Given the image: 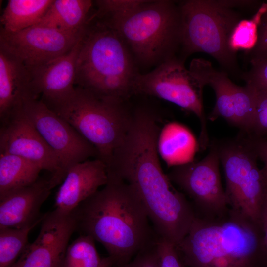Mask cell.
<instances>
[{
  "mask_svg": "<svg viewBox=\"0 0 267 267\" xmlns=\"http://www.w3.org/2000/svg\"><path fill=\"white\" fill-rule=\"evenodd\" d=\"M160 132L152 112L136 110L124 141L107 165V173L131 186L157 234L177 245L188 233L196 215L163 171L158 155Z\"/></svg>",
  "mask_w": 267,
  "mask_h": 267,
  "instance_id": "1",
  "label": "cell"
},
{
  "mask_svg": "<svg viewBox=\"0 0 267 267\" xmlns=\"http://www.w3.org/2000/svg\"><path fill=\"white\" fill-rule=\"evenodd\" d=\"M107 174L104 187L71 213L76 231L101 243L114 260V267H123L158 235L131 186L117 176Z\"/></svg>",
  "mask_w": 267,
  "mask_h": 267,
  "instance_id": "2",
  "label": "cell"
},
{
  "mask_svg": "<svg viewBox=\"0 0 267 267\" xmlns=\"http://www.w3.org/2000/svg\"><path fill=\"white\" fill-rule=\"evenodd\" d=\"M176 246L188 267H267L261 225L230 208L218 217L196 216Z\"/></svg>",
  "mask_w": 267,
  "mask_h": 267,
  "instance_id": "3",
  "label": "cell"
},
{
  "mask_svg": "<svg viewBox=\"0 0 267 267\" xmlns=\"http://www.w3.org/2000/svg\"><path fill=\"white\" fill-rule=\"evenodd\" d=\"M137 65L119 33L91 14L81 37L75 85L126 101L134 94Z\"/></svg>",
  "mask_w": 267,
  "mask_h": 267,
  "instance_id": "4",
  "label": "cell"
},
{
  "mask_svg": "<svg viewBox=\"0 0 267 267\" xmlns=\"http://www.w3.org/2000/svg\"><path fill=\"white\" fill-rule=\"evenodd\" d=\"M253 1L185 0L178 2L181 16L179 58L184 61L197 52L214 58L222 71L241 79L237 53L229 46L231 33L243 19L236 8L249 6Z\"/></svg>",
  "mask_w": 267,
  "mask_h": 267,
  "instance_id": "5",
  "label": "cell"
},
{
  "mask_svg": "<svg viewBox=\"0 0 267 267\" xmlns=\"http://www.w3.org/2000/svg\"><path fill=\"white\" fill-rule=\"evenodd\" d=\"M123 38L137 65L155 66L179 58L181 43V16L178 2L146 0L120 17L99 19Z\"/></svg>",
  "mask_w": 267,
  "mask_h": 267,
  "instance_id": "6",
  "label": "cell"
},
{
  "mask_svg": "<svg viewBox=\"0 0 267 267\" xmlns=\"http://www.w3.org/2000/svg\"><path fill=\"white\" fill-rule=\"evenodd\" d=\"M125 102L76 86L70 98L50 109L90 143L107 165L130 126L132 114Z\"/></svg>",
  "mask_w": 267,
  "mask_h": 267,
  "instance_id": "7",
  "label": "cell"
},
{
  "mask_svg": "<svg viewBox=\"0 0 267 267\" xmlns=\"http://www.w3.org/2000/svg\"><path fill=\"white\" fill-rule=\"evenodd\" d=\"M216 142L229 208L260 225L262 208L267 192V174L259 167L258 158L249 137L240 133L233 139Z\"/></svg>",
  "mask_w": 267,
  "mask_h": 267,
  "instance_id": "8",
  "label": "cell"
},
{
  "mask_svg": "<svg viewBox=\"0 0 267 267\" xmlns=\"http://www.w3.org/2000/svg\"><path fill=\"white\" fill-rule=\"evenodd\" d=\"M179 58L168 60L147 73H139L134 84V93L155 97L171 102L194 114L200 123L199 148L205 150L210 142L203 106L205 85Z\"/></svg>",
  "mask_w": 267,
  "mask_h": 267,
  "instance_id": "9",
  "label": "cell"
},
{
  "mask_svg": "<svg viewBox=\"0 0 267 267\" xmlns=\"http://www.w3.org/2000/svg\"><path fill=\"white\" fill-rule=\"evenodd\" d=\"M209 147L202 160L172 167L167 174L171 182L192 200L196 216L203 218L222 216L229 209L221 179L216 141Z\"/></svg>",
  "mask_w": 267,
  "mask_h": 267,
  "instance_id": "10",
  "label": "cell"
},
{
  "mask_svg": "<svg viewBox=\"0 0 267 267\" xmlns=\"http://www.w3.org/2000/svg\"><path fill=\"white\" fill-rule=\"evenodd\" d=\"M20 109L58 158L59 170L50 183L51 189L62 183L72 167L91 157L98 158L95 148L40 99L26 102Z\"/></svg>",
  "mask_w": 267,
  "mask_h": 267,
  "instance_id": "11",
  "label": "cell"
},
{
  "mask_svg": "<svg viewBox=\"0 0 267 267\" xmlns=\"http://www.w3.org/2000/svg\"><path fill=\"white\" fill-rule=\"evenodd\" d=\"M189 69L215 92V104L207 119L221 118L238 128L240 133L248 134L255 109L256 90L246 84L236 85L226 73L215 69L210 61L203 58L193 59Z\"/></svg>",
  "mask_w": 267,
  "mask_h": 267,
  "instance_id": "12",
  "label": "cell"
},
{
  "mask_svg": "<svg viewBox=\"0 0 267 267\" xmlns=\"http://www.w3.org/2000/svg\"><path fill=\"white\" fill-rule=\"evenodd\" d=\"M82 33L74 34L38 25L14 33L0 29V47L31 68L68 53L77 44Z\"/></svg>",
  "mask_w": 267,
  "mask_h": 267,
  "instance_id": "13",
  "label": "cell"
},
{
  "mask_svg": "<svg viewBox=\"0 0 267 267\" xmlns=\"http://www.w3.org/2000/svg\"><path fill=\"white\" fill-rule=\"evenodd\" d=\"M75 231L71 213L54 209L45 213L37 238L27 245L12 267H64L68 243Z\"/></svg>",
  "mask_w": 267,
  "mask_h": 267,
  "instance_id": "14",
  "label": "cell"
},
{
  "mask_svg": "<svg viewBox=\"0 0 267 267\" xmlns=\"http://www.w3.org/2000/svg\"><path fill=\"white\" fill-rule=\"evenodd\" d=\"M0 121V153L24 158L49 172L51 182L58 173L59 161L32 123L20 109Z\"/></svg>",
  "mask_w": 267,
  "mask_h": 267,
  "instance_id": "15",
  "label": "cell"
},
{
  "mask_svg": "<svg viewBox=\"0 0 267 267\" xmlns=\"http://www.w3.org/2000/svg\"><path fill=\"white\" fill-rule=\"evenodd\" d=\"M81 37L68 53L44 65L28 68L36 96H41L40 100L49 109L65 102L75 92Z\"/></svg>",
  "mask_w": 267,
  "mask_h": 267,
  "instance_id": "16",
  "label": "cell"
},
{
  "mask_svg": "<svg viewBox=\"0 0 267 267\" xmlns=\"http://www.w3.org/2000/svg\"><path fill=\"white\" fill-rule=\"evenodd\" d=\"M51 189L49 178H39L0 198V228L20 229L41 222L45 214H41L40 209Z\"/></svg>",
  "mask_w": 267,
  "mask_h": 267,
  "instance_id": "17",
  "label": "cell"
},
{
  "mask_svg": "<svg viewBox=\"0 0 267 267\" xmlns=\"http://www.w3.org/2000/svg\"><path fill=\"white\" fill-rule=\"evenodd\" d=\"M108 180L107 166L99 158L75 165L69 170L56 193L55 209L64 213L72 212L105 186Z\"/></svg>",
  "mask_w": 267,
  "mask_h": 267,
  "instance_id": "18",
  "label": "cell"
},
{
  "mask_svg": "<svg viewBox=\"0 0 267 267\" xmlns=\"http://www.w3.org/2000/svg\"><path fill=\"white\" fill-rule=\"evenodd\" d=\"M39 99L30 71L15 56L0 47V118L3 120L26 102Z\"/></svg>",
  "mask_w": 267,
  "mask_h": 267,
  "instance_id": "19",
  "label": "cell"
},
{
  "mask_svg": "<svg viewBox=\"0 0 267 267\" xmlns=\"http://www.w3.org/2000/svg\"><path fill=\"white\" fill-rule=\"evenodd\" d=\"M93 4L90 0H54L36 25L80 34L89 18Z\"/></svg>",
  "mask_w": 267,
  "mask_h": 267,
  "instance_id": "20",
  "label": "cell"
},
{
  "mask_svg": "<svg viewBox=\"0 0 267 267\" xmlns=\"http://www.w3.org/2000/svg\"><path fill=\"white\" fill-rule=\"evenodd\" d=\"M162 153L167 163L174 167L193 161L199 148L198 142L190 131L178 123L168 125L160 134Z\"/></svg>",
  "mask_w": 267,
  "mask_h": 267,
  "instance_id": "21",
  "label": "cell"
},
{
  "mask_svg": "<svg viewBox=\"0 0 267 267\" xmlns=\"http://www.w3.org/2000/svg\"><path fill=\"white\" fill-rule=\"evenodd\" d=\"M54 0H9L0 18L1 28L14 33L37 24Z\"/></svg>",
  "mask_w": 267,
  "mask_h": 267,
  "instance_id": "22",
  "label": "cell"
},
{
  "mask_svg": "<svg viewBox=\"0 0 267 267\" xmlns=\"http://www.w3.org/2000/svg\"><path fill=\"white\" fill-rule=\"evenodd\" d=\"M41 170L38 165L24 158L0 153V198L36 182Z\"/></svg>",
  "mask_w": 267,
  "mask_h": 267,
  "instance_id": "23",
  "label": "cell"
},
{
  "mask_svg": "<svg viewBox=\"0 0 267 267\" xmlns=\"http://www.w3.org/2000/svg\"><path fill=\"white\" fill-rule=\"evenodd\" d=\"M95 240L86 235H80L68 245L64 267H100L103 261L98 254Z\"/></svg>",
  "mask_w": 267,
  "mask_h": 267,
  "instance_id": "24",
  "label": "cell"
},
{
  "mask_svg": "<svg viewBox=\"0 0 267 267\" xmlns=\"http://www.w3.org/2000/svg\"><path fill=\"white\" fill-rule=\"evenodd\" d=\"M34 227L0 228V267H12L29 244L28 235Z\"/></svg>",
  "mask_w": 267,
  "mask_h": 267,
  "instance_id": "25",
  "label": "cell"
},
{
  "mask_svg": "<svg viewBox=\"0 0 267 267\" xmlns=\"http://www.w3.org/2000/svg\"><path fill=\"white\" fill-rule=\"evenodd\" d=\"M267 8V2L263 3L251 19H242L236 25L229 40V46L233 52H248L254 48L258 39L259 24Z\"/></svg>",
  "mask_w": 267,
  "mask_h": 267,
  "instance_id": "26",
  "label": "cell"
},
{
  "mask_svg": "<svg viewBox=\"0 0 267 267\" xmlns=\"http://www.w3.org/2000/svg\"><path fill=\"white\" fill-rule=\"evenodd\" d=\"M146 0H99L94 3L97 9L93 13L100 19L122 16L137 8Z\"/></svg>",
  "mask_w": 267,
  "mask_h": 267,
  "instance_id": "27",
  "label": "cell"
},
{
  "mask_svg": "<svg viewBox=\"0 0 267 267\" xmlns=\"http://www.w3.org/2000/svg\"><path fill=\"white\" fill-rule=\"evenodd\" d=\"M250 69L243 72L241 79L257 91L267 92V58L249 61Z\"/></svg>",
  "mask_w": 267,
  "mask_h": 267,
  "instance_id": "28",
  "label": "cell"
},
{
  "mask_svg": "<svg viewBox=\"0 0 267 267\" xmlns=\"http://www.w3.org/2000/svg\"><path fill=\"white\" fill-rule=\"evenodd\" d=\"M257 91L256 106L250 132L247 135L265 138L267 135V92Z\"/></svg>",
  "mask_w": 267,
  "mask_h": 267,
  "instance_id": "29",
  "label": "cell"
},
{
  "mask_svg": "<svg viewBox=\"0 0 267 267\" xmlns=\"http://www.w3.org/2000/svg\"><path fill=\"white\" fill-rule=\"evenodd\" d=\"M160 267H186L176 246L158 236L156 241Z\"/></svg>",
  "mask_w": 267,
  "mask_h": 267,
  "instance_id": "30",
  "label": "cell"
},
{
  "mask_svg": "<svg viewBox=\"0 0 267 267\" xmlns=\"http://www.w3.org/2000/svg\"><path fill=\"white\" fill-rule=\"evenodd\" d=\"M249 61L267 58V8L262 16L258 26V39L254 48L245 52Z\"/></svg>",
  "mask_w": 267,
  "mask_h": 267,
  "instance_id": "31",
  "label": "cell"
},
{
  "mask_svg": "<svg viewBox=\"0 0 267 267\" xmlns=\"http://www.w3.org/2000/svg\"><path fill=\"white\" fill-rule=\"evenodd\" d=\"M156 241L139 252L123 267H160Z\"/></svg>",
  "mask_w": 267,
  "mask_h": 267,
  "instance_id": "32",
  "label": "cell"
},
{
  "mask_svg": "<svg viewBox=\"0 0 267 267\" xmlns=\"http://www.w3.org/2000/svg\"><path fill=\"white\" fill-rule=\"evenodd\" d=\"M258 158L264 164L263 169L267 174V139L247 135Z\"/></svg>",
  "mask_w": 267,
  "mask_h": 267,
  "instance_id": "33",
  "label": "cell"
},
{
  "mask_svg": "<svg viewBox=\"0 0 267 267\" xmlns=\"http://www.w3.org/2000/svg\"><path fill=\"white\" fill-rule=\"evenodd\" d=\"M260 225L262 228L264 241L267 252V192L262 208Z\"/></svg>",
  "mask_w": 267,
  "mask_h": 267,
  "instance_id": "34",
  "label": "cell"
},
{
  "mask_svg": "<svg viewBox=\"0 0 267 267\" xmlns=\"http://www.w3.org/2000/svg\"><path fill=\"white\" fill-rule=\"evenodd\" d=\"M115 262L114 260L110 256L103 258V263L100 267H114Z\"/></svg>",
  "mask_w": 267,
  "mask_h": 267,
  "instance_id": "35",
  "label": "cell"
}]
</instances>
